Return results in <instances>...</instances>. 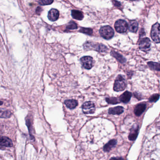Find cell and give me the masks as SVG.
I'll return each mask as SVG.
<instances>
[{
  "label": "cell",
  "mask_w": 160,
  "mask_h": 160,
  "mask_svg": "<svg viewBox=\"0 0 160 160\" xmlns=\"http://www.w3.org/2000/svg\"><path fill=\"white\" fill-rule=\"evenodd\" d=\"M126 87V82L125 77L121 75L117 76L114 84V90L115 91H121Z\"/></svg>",
  "instance_id": "6da1fadb"
},
{
  "label": "cell",
  "mask_w": 160,
  "mask_h": 160,
  "mask_svg": "<svg viewBox=\"0 0 160 160\" xmlns=\"http://www.w3.org/2000/svg\"><path fill=\"white\" fill-rule=\"evenodd\" d=\"M99 32L102 37L108 40L113 38L114 34L113 30L110 26H104L101 27Z\"/></svg>",
  "instance_id": "7a4b0ae2"
},
{
  "label": "cell",
  "mask_w": 160,
  "mask_h": 160,
  "mask_svg": "<svg viewBox=\"0 0 160 160\" xmlns=\"http://www.w3.org/2000/svg\"><path fill=\"white\" fill-rule=\"evenodd\" d=\"M85 49H94L95 51L103 53L107 50V48L102 44H95L92 42H87L84 45Z\"/></svg>",
  "instance_id": "3957f363"
},
{
  "label": "cell",
  "mask_w": 160,
  "mask_h": 160,
  "mask_svg": "<svg viewBox=\"0 0 160 160\" xmlns=\"http://www.w3.org/2000/svg\"><path fill=\"white\" fill-rule=\"evenodd\" d=\"M152 39L155 42L160 43V25L156 23L153 25L151 32Z\"/></svg>",
  "instance_id": "277c9868"
},
{
  "label": "cell",
  "mask_w": 160,
  "mask_h": 160,
  "mask_svg": "<svg viewBox=\"0 0 160 160\" xmlns=\"http://www.w3.org/2000/svg\"><path fill=\"white\" fill-rule=\"evenodd\" d=\"M115 28L117 32L119 33H124L126 32L128 28L127 22L125 20L119 19L117 20L115 23Z\"/></svg>",
  "instance_id": "5b68a950"
},
{
  "label": "cell",
  "mask_w": 160,
  "mask_h": 160,
  "mask_svg": "<svg viewBox=\"0 0 160 160\" xmlns=\"http://www.w3.org/2000/svg\"><path fill=\"white\" fill-rule=\"evenodd\" d=\"M83 113L86 114H93L95 111V106L92 102H86L82 105Z\"/></svg>",
  "instance_id": "8992f818"
},
{
  "label": "cell",
  "mask_w": 160,
  "mask_h": 160,
  "mask_svg": "<svg viewBox=\"0 0 160 160\" xmlns=\"http://www.w3.org/2000/svg\"><path fill=\"white\" fill-rule=\"evenodd\" d=\"M81 62L85 69H90L93 66L94 61L92 58L90 56H84L81 58Z\"/></svg>",
  "instance_id": "52a82bcc"
},
{
  "label": "cell",
  "mask_w": 160,
  "mask_h": 160,
  "mask_svg": "<svg viewBox=\"0 0 160 160\" xmlns=\"http://www.w3.org/2000/svg\"><path fill=\"white\" fill-rule=\"evenodd\" d=\"M139 49L144 52H147L150 49L151 41L148 38H143L139 42Z\"/></svg>",
  "instance_id": "ba28073f"
},
{
  "label": "cell",
  "mask_w": 160,
  "mask_h": 160,
  "mask_svg": "<svg viewBox=\"0 0 160 160\" xmlns=\"http://www.w3.org/2000/svg\"><path fill=\"white\" fill-rule=\"evenodd\" d=\"M12 146V141L8 137L0 136V149H4Z\"/></svg>",
  "instance_id": "9c48e42d"
},
{
  "label": "cell",
  "mask_w": 160,
  "mask_h": 160,
  "mask_svg": "<svg viewBox=\"0 0 160 160\" xmlns=\"http://www.w3.org/2000/svg\"><path fill=\"white\" fill-rule=\"evenodd\" d=\"M139 126L137 125H134L132 127L129 135L128 138L130 141H135L138 135Z\"/></svg>",
  "instance_id": "30bf717a"
},
{
  "label": "cell",
  "mask_w": 160,
  "mask_h": 160,
  "mask_svg": "<svg viewBox=\"0 0 160 160\" xmlns=\"http://www.w3.org/2000/svg\"><path fill=\"white\" fill-rule=\"evenodd\" d=\"M59 17V12L57 10L52 9L49 11L48 17L52 22L56 21Z\"/></svg>",
  "instance_id": "8fae6325"
},
{
  "label": "cell",
  "mask_w": 160,
  "mask_h": 160,
  "mask_svg": "<svg viewBox=\"0 0 160 160\" xmlns=\"http://www.w3.org/2000/svg\"><path fill=\"white\" fill-rule=\"evenodd\" d=\"M146 108V105L145 104H139L136 106L134 110V113L136 116H140L144 112Z\"/></svg>",
  "instance_id": "7c38bea8"
},
{
  "label": "cell",
  "mask_w": 160,
  "mask_h": 160,
  "mask_svg": "<svg viewBox=\"0 0 160 160\" xmlns=\"http://www.w3.org/2000/svg\"><path fill=\"white\" fill-rule=\"evenodd\" d=\"M131 97H132V93L128 91H126L120 96L119 100L120 102H122L123 103L126 104V103H128L130 101Z\"/></svg>",
  "instance_id": "4fadbf2b"
},
{
  "label": "cell",
  "mask_w": 160,
  "mask_h": 160,
  "mask_svg": "<svg viewBox=\"0 0 160 160\" xmlns=\"http://www.w3.org/2000/svg\"><path fill=\"white\" fill-rule=\"evenodd\" d=\"M109 113L113 115H120L124 112V108L122 106H117L109 109Z\"/></svg>",
  "instance_id": "5bb4252c"
},
{
  "label": "cell",
  "mask_w": 160,
  "mask_h": 160,
  "mask_svg": "<svg viewBox=\"0 0 160 160\" xmlns=\"http://www.w3.org/2000/svg\"><path fill=\"white\" fill-rule=\"evenodd\" d=\"M117 144V141L115 139H111L110 141L108 142L105 146L104 147V150L105 152L110 151L113 148L115 147Z\"/></svg>",
  "instance_id": "9a60e30c"
},
{
  "label": "cell",
  "mask_w": 160,
  "mask_h": 160,
  "mask_svg": "<svg viewBox=\"0 0 160 160\" xmlns=\"http://www.w3.org/2000/svg\"><path fill=\"white\" fill-rule=\"evenodd\" d=\"M64 103L67 107L70 109H75V108L78 105V102L74 99L67 100L65 101Z\"/></svg>",
  "instance_id": "2e32d148"
},
{
  "label": "cell",
  "mask_w": 160,
  "mask_h": 160,
  "mask_svg": "<svg viewBox=\"0 0 160 160\" xmlns=\"http://www.w3.org/2000/svg\"><path fill=\"white\" fill-rule=\"evenodd\" d=\"M138 28V23L136 21H132L129 23L128 29L130 32L135 33Z\"/></svg>",
  "instance_id": "e0dca14e"
},
{
  "label": "cell",
  "mask_w": 160,
  "mask_h": 160,
  "mask_svg": "<svg viewBox=\"0 0 160 160\" xmlns=\"http://www.w3.org/2000/svg\"><path fill=\"white\" fill-rule=\"evenodd\" d=\"M72 16L75 19L81 20L83 19V15L82 13L79 10H73L71 12Z\"/></svg>",
  "instance_id": "ac0fdd59"
},
{
  "label": "cell",
  "mask_w": 160,
  "mask_h": 160,
  "mask_svg": "<svg viewBox=\"0 0 160 160\" xmlns=\"http://www.w3.org/2000/svg\"><path fill=\"white\" fill-rule=\"evenodd\" d=\"M111 54L112 56L114 57L118 61H119L120 62L123 63L126 62V59L122 55H120V54H118V53L114 51H111Z\"/></svg>",
  "instance_id": "d6986e66"
},
{
  "label": "cell",
  "mask_w": 160,
  "mask_h": 160,
  "mask_svg": "<svg viewBox=\"0 0 160 160\" xmlns=\"http://www.w3.org/2000/svg\"><path fill=\"white\" fill-rule=\"evenodd\" d=\"M148 65L152 69L160 71V63L154 62H149L148 63Z\"/></svg>",
  "instance_id": "ffe728a7"
},
{
  "label": "cell",
  "mask_w": 160,
  "mask_h": 160,
  "mask_svg": "<svg viewBox=\"0 0 160 160\" xmlns=\"http://www.w3.org/2000/svg\"><path fill=\"white\" fill-rule=\"evenodd\" d=\"M11 115L12 113L9 111H0V118H9Z\"/></svg>",
  "instance_id": "44dd1931"
},
{
  "label": "cell",
  "mask_w": 160,
  "mask_h": 160,
  "mask_svg": "<svg viewBox=\"0 0 160 160\" xmlns=\"http://www.w3.org/2000/svg\"><path fill=\"white\" fill-rule=\"evenodd\" d=\"M119 99H117V98H106V101L108 103L110 104H115L119 103L120 101H119Z\"/></svg>",
  "instance_id": "7402d4cb"
},
{
  "label": "cell",
  "mask_w": 160,
  "mask_h": 160,
  "mask_svg": "<svg viewBox=\"0 0 160 160\" xmlns=\"http://www.w3.org/2000/svg\"><path fill=\"white\" fill-rule=\"evenodd\" d=\"M77 28H78V27H77V24L73 21H71L69 23V25H67V29L69 30L76 29Z\"/></svg>",
  "instance_id": "603a6c76"
},
{
  "label": "cell",
  "mask_w": 160,
  "mask_h": 160,
  "mask_svg": "<svg viewBox=\"0 0 160 160\" xmlns=\"http://www.w3.org/2000/svg\"><path fill=\"white\" fill-rule=\"evenodd\" d=\"M79 32L82 33L86 34L89 35H91L93 33V30L91 28H82L80 30Z\"/></svg>",
  "instance_id": "cb8c5ba5"
},
{
  "label": "cell",
  "mask_w": 160,
  "mask_h": 160,
  "mask_svg": "<svg viewBox=\"0 0 160 160\" xmlns=\"http://www.w3.org/2000/svg\"><path fill=\"white\" fill-rule=\"evenodd\" d=\"M54 0H39V3L41 5H47L51 4Z\"/></svg>",
  "instance_id": "d4e9b609"
},
{
  "label": "cell",
  "mask_w": 160,
  "mask_h": 160,
  "mask_svg": "<svg viewBox=\"0 0 160 160\" xmlns=\"http://www.w3.org/2000/svg\"><path fill=\"white\" fill-rule=\"evenodd\" d=\"M160 95L159 94H154L151 96L149 98V101L150 102H156L159 99Z\"/></svg>",
  "instance_id": "484cf974"
},
{
  "label": "cell",
  "mask_w": 160,
  "mask_h": 160,
  "mask_svg": "<svg viewBox=\"0 0 160 160\" xmlns=\"http://www.w3.org/2000/svg\"><path fill=\"white\" fill-rule=\"evenodd\" d=\"M113 1L114 4V5H115V6H119L120 5V3H119V2L117 1L116 0H113Z\"/></svg>",
  "instance_id": "4316f807"
},
{
  "label": "cell",
  "mask_w": 160,
  "mask_h": 160,
  "mask_svg": "<svg viewBox=\"0 0 160 160\" xmlns=\"http://www.w3.org/2000/svg\"><path fill=\"white\" fill-rule=\"evenodd\" d=\"M110 160H124L123 158L121 157H113L111 158Z\"/></svg>",
  "instance_id": "83f0119b"
},
{
  "label": "cell",
  "mask_w": 160,
  "mask_h": 160,
  "mask_svg": "<svg viewBox=\"0 0 160 160\" xmlns=\"http://www.w3.org/2000/svg\"><path fill=\"white\" fill-rule=\"evenodd\" d=\"M3 104V102L0 101V105H1Z\"/></svg>",
  "instance_id": "f1b7e54d"
},
{
  "label": "cell",
  "mask_w": 160,
  "mask_h": 160,
  "mask_svg": "<svg viewBox=\"0 0 160 160\" xmlns=\"http://www.w3.org/2000/svg\"><path fill=\"white\" fill-rule=\"evenodd\" d=\"M131 1H135V0H131Z\"/></svg>",
  "instance_id": "f546056e"
}]
</instances>
